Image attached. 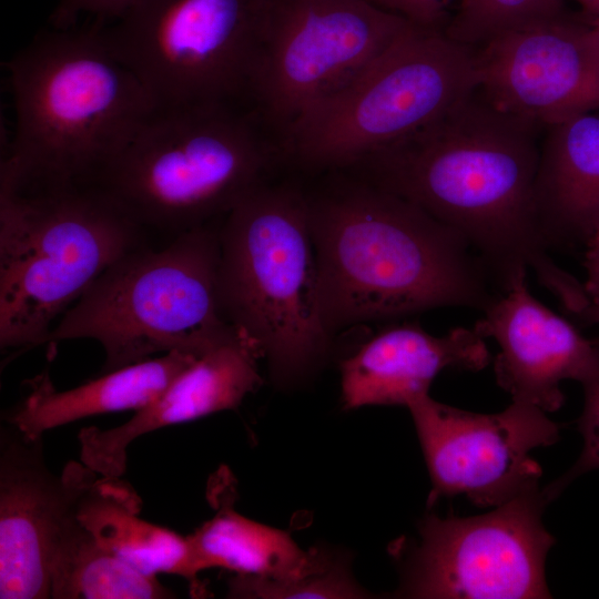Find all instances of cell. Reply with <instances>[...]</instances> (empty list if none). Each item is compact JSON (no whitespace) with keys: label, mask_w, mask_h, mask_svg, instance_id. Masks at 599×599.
<instances>
[{"label":"cell","mask_w":599,"mask_h":599,"mask_svg":"<svg viewBox=\"0 0 599 599\" xmlns=\"http://www.w3.org/2000/svg\"><path fill=\"white\" fill-rule=\"evenodd\" d=\"M537 126L498 110L477 89L346 170L456 231L502 293L530 270L577 315L590 303L585 285L550 256L538 221Z\"/></svg>","instance_id":"1"},{"label":"cell","mask_w":599,"mask_h":599,"mask_svg":"<svg viewBox=\"0 0 599 599\" xmlns=\"http://www.w3.org/2000/svg\"><path fill=\"white\" fill-rule=\"evenodd\" d=\"M328 333L440 307L483 312L501 293L453 229L356 174L306 193Z\"/></svg>","instance_id":"2"},{"label":"cell","mask_w":599,"mask_h":599,"mask_svg":"<svg viewBox=\"0 0 599 599\" xmlns=\"http://www.w3.org/2000/svg\"><path fill=\"white\" fill-rule=\"evenodd\" d=\"M7 70L16 126L0 179L21 192L89 185L158 106L99 23L38 34Z\"/></svg>","instance_id":"3"},{"label":"cell","mask_w":599,"mask_h":599,"mask_svg":"<svg viewBox=\"0 0 599 599\" xmlns=\"http://www.w3.org/2000/svg\"><path fill=\"white\" fill-rule=\"evenodd\" d=\"M244 102L156 106L89 186L172 237L224 217L267 182L275 150Z\"/></svg>","instance_id":"4"},{"label":"cell","mask_w":599,"mask_h":599,"mask_svg":"<svg viewBox=\"0 0 599 599\" xmlns=\"http://www.w3.org/2000/svg\"><path fill=\"white\" fill-rule=\"evenodd\" d=\"M219 243L222 316L255 342L276 387L305 384L333 341L321 313L306 193L288 184L257 186L223 217Z\"/></svg>","instance_id":"5"},{"label":"cell","mask_w":599,"mask_h":599,"mask_svg":"<svg viewBox=\"0 0 599 599\" xmlns=\"http://www.w3.org/2000/svg\"><path fill=\"white\" fill-rule=\"evenodd\" d=\"M144 231L89 185L21 192L0 180V347L45 344L51 329Z\"/></svg>","instance_id":"6"},{"label":"cell","mask_w":599,"mask_h":599,"mask_svg":"<svg viewBox=\"0 0 599 599\" xmlns=\"http://www.w3.org/2000/svg\"><path fill=\"white\" fill-rule=\"evenodd\" d=\"M219 226L181 233L160 248L139 246L108 267L59 318L45 344L97 341L103 373L170 352H201L235 326L221 314Z\"/></svg>","instance_id":"7"},{"label":"cell","mask_w":599,"mask_h":599,"mask_svg":"<svg viewBox=\"0 0 599 599\" xmlns=\"http://www.w3.org/2000/svg\"><path fill=\"white\" fill-rule=\"evenodd\" d=\"M477 51L410 23L358 75L302 114L283 148L309 169L345 170L478 89Z\"/></svg>","instance_id":"8"},{"label":"cell","mask_w":599,"mask_h":599,"mask_svg":"<svg viewBox=\"0 0 599 599\" xmlns=\"http://www.w3.org/2000/svg\"><path fill=\"white\" fill-rule=\"evenodd\" d=\"M271 0H136L99 23L158 106L248 102Z\"/></svg>","instance_id":"9"},{"label":"cell","mask_w":599,"mask_h":599,"mask_svg":"<svg viewBox=\"0 0 599 599\" xmlns=\"http://www.w3.org/2000/svg\"><path fill=\"white\" fill-rule=\"evenodd\" d=\"M409 24L369 0H271L248 102L283 138Z\"/></svg>","instance_id":"10"},{"label":"cell","mask_w":599,"mask_h":599,"mask_svg":"<svg viewBox=\"0 0 599 599\" xmlns=\"http://www.w3.org/2000/svg\"><path fill=\"white\" fill-rule=\"evenodd\" d=\"M550 504L536 488L470 517L426 515L416 540L393 548L400 598H551L545 562L555 538L542 524Z\"/></svg>","instance_id":"11"},{"label":"cell","mask_w":599,"mask_h":599,"mask_svg":"<svg viewBox=\"0 0 599 599\" xmlns=\"http://www.w3.org/2000/svg\"><path fill=\"white\" fill-rule=\"evenodd\" d=\"M406 407L430 476L428 508L456 495L479 507H497L539 488L542 470L530 454L559 439L560 426L528 403L512 400L500 413L480 414L426 393Z\"/></svg>","instance_id":"12"},{"label":"cell","mask_w":599,"mask_h":599,"mask_svg":"<svg viewBox=\"0 0 599 599\" xmlns=\"http://www.w3.org/2000/svg\"><path fill=\"white\" fill-rule=\"evenodd\" d=\"M478 91L498 110L551 126L599 111V44L590 22L561 13L512 29L477 51Z\"/></svg>","instance_id":"13"},{"label":"cell","mask_w":599,"mask_h":599,"mask_svg":"<svg viewBox=\"0 0 599 599\" xmlns=\"http://www.w3.org/2000/svg\"><path fill=\"white\" fill-rule=\"evenodd\" d=\"M98 474L69 463L61 475L45 466L42 438L14 427L0 436V598H51L55 548L78 500Z\"/></svg>","instance_id":"14"},{"label":"cell","mask_w":599,"mask_h":599,"mask_svg":"<svg viewBox=\"0 0 599 599\" xmlns=\"http://www.w3.org/2000/svg\"><path fill=\"white\" fill-rule=\"evenodd\" d=\"M526 276H518L481 312L474 329L498 343L495 376L512 400L556 412L565 402L561 382H580L595 358L598 339L586 338L539 302Z\"/></svg>","instance_id":"15"},{"label":"cell","mask_w":599,"mask_h":599,"mask_svg":"<svg viewBox=\"0 0 599 599\" xmlns=\"http://www.w3.org/2000/svg\"><path fill=\"white\" fill-rule=\"evenodd\" d=\"M261 358L255 342L235 327L128 422L109 429L82 428L78 434L81 463L102 477L120 478L128 447L142 435L238 407L262 384Z\"/></svg>","instance_id":"16"},{"label":"cell","mask_w":599,"mask_h":599,"mask_svg":"<svg viewBox=\"0 0 599 599\" xmlns=\"http://www.w3.org/2000/svg\"><path fill=\"white\" fill-rule=\"evenodd\" d=\"M485 338L456 327L435 336L418 324L389 326L341 362V399L345 409L404 405L429 390L446 368L478 372L490 363Z\"/></svg>","instance_id":"17"},{"label":"cell","mask_w":599,"mask_h":599,"mask_svg":"<svg viewBox=\"0 0 599 599\" xmlns=\"http://www.w3.org/2000/svg\"><path fill=\"white\" fill-rule=\"evenodd\" d=\"M536 206L549 248L587 247L599 227V111L548 126Z\"/></svg>","instance_id":"18"},{"label":"cell","mask_w":599,"mask_h":599,"mask_svg":"<svg viewBox=\"0 0 599 599\" xmlns=\"http://www.w3.org/2000/svg\"><path fill=\"white\" fill-rule=\"evenodd\" d=\"M203 351L170 352L67 390H58L43 373L30 382L28 395L4 419L26 438L39 439L50 429L84 417L136 412L152 403Z\"/></svg>","instance_id":"19"},{"label":"cell","mask_w":599,"mask_h":599,"mask_svg":"<svg viewBox=\"0 0 599 599\" xmlns=\"http://www.w3.org/2000/svg\"><path fill=\"white\" fill-rule=\"evenodd\" d=\"M141 506L128 484L95 476L78 500L77 516L99 544L140 571L173 573L197 585L187 537L140 518Z\"/></svg>","instance_id":"20"},{"label":"cell","mask_w":599,"mask_h":599,"mask_svg":"<svg viewBox=\"0 0 599 599\" xmlns=\"http://www.w3.org/2000/svg\"><path fill=\"white\" fill-rule=\"evenodd\" d=\"M215 515L187 536L199 571L222 568L236 575L293 580L326 566L335 552L304 550L284 530L254 521L223 501Z\"/></svg>","instance_id":"21"},{"label":"cell","mask_w":599,"mask_h":599,"mask_svg":"<svg viewBox=\"0 0 599 599\" xmlns=\"http://www.w3.org/2000/svg\"><path fill=\"white\" fill-rule=\"evenodd\" d=\"M174 595L105 549L84 527L77 509L68 519L51 567L52 599H166Z\"/></svg>","instance_id":"22"},{"label":"cell","mask_w":599,"mask_h":599,"mask_svg":"<svg viewBox=\"0 0 599 599\" xmlns=\"http://www.w3.org/2000/svg\"><path fill=\"white\" fill-rule=\"evenodd\" d=\"M444 32L465 45L483 47L527 23L561 13L560 0H457Z\"/></svg>","instance_id":"23"},{"label":"cell","mask_w":599,"mask_h":599,"mask_svg":"<svg viewBox=\"0 0 599 599\" xmlns=\"http://www.w3.org/2000/svg\"><path fill=\"white\" fill-rule=\"evenodd\" d=\"M231 598H364L368 592L354 579L349 559L336 552L323 568L293 580L236 575L229 581Z\"/></svg>","instance_id":"24"},{"label":"cell","mask_w":599,"mask_h":599,"mask_svg":"<svg viewBox=\"0 0 599 599\" xmlns=\"http://www.w3.org/2000/svg\"><path fill=\"white\" fill-rule=\"evenodd\" d=\"M579 383L585 400L577 427L583 438V446L576 463L558 479L542 488L550 502L579 476L599 469V341L595 358Z\"/></svg>","instance_id":"25"},{"label":"cell","mask_w":599,"mask_h":599,"mask_svg":"<svg viewBox=\"0 0 599 599\" xmlns=\"http://www.w3.org/2000/svg\"><path fill=\"white\" fill-rule=\"evenodd\" d=\"M136 0H59L50 17L55 29L75 27L81 17L94 18L97 23H108L124 13Z\"/></svg>","instance_id":"26"},{"label":"cell","mask_w":599,"mask_h":599,"mask_svg":"<svg viewBox=\"0 0 599 599\" xmlns=\"http://www.w3.org/2000/svg\"><path fill=\"white\" fill-rule=\"evenodd\" d=\"M377 7L425 29L443 30L456 0H369Z\"/></svg>","instance_id":"27"},{"label":"cell","mask_w":599,"mask_h":599,"mask_svg":"<svg viewBox=\"0 0 599 599\" xmlns=\"http://www.w3.org/2000/svg\"><path fill=\"white\" fill-rule=\"evenodd\" d=\"M583 282L590 303L599 304V227L586 247Z\"/></svg>","instance_id":"28"},{"label":"cell","mask_w":599,"mask_h":599,"mask_svg":"<svg viewBox=\"0 0 599 599\" xmlns=\"http://www.w3.org/2000/svg\"><path fill=\"white\" fill-rule=\"evenodd\" d=\"M581 323L587 325H599V304L590 303L578 316Z\"/></svg>","instance_id":"29"},{"label":"cell","mask_w":599,"mask_h":599,"mask_svg":"<svg viewBox=\"0 0 599 599\" xmlns=\"http://www.w3.org/2000/svg\"><path fill=\"white\" fill-rule=\"evenodd\" d=\"M590 20L599 18V0H577Z\"/></svg>","instance_id":"30"},{"label":"cell","mask_w":599,"mask_h":599,"mask_svg":"<svg viewBox=\"0 0 599 599\" xmlns=\"http://www.w3.org/2000/svg\"><path fill=\"white\" fill-rule=\"evenodd\" d=\"M595 38L599 44V18L591 20L590 22Z\"/></svg>","instance_id":"31"}]
</instances>
